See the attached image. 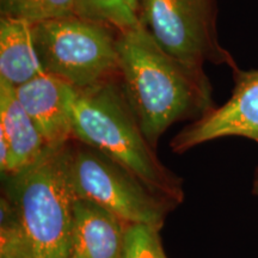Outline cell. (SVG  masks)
I'll return each mask as SVG.
<instances>
[{"label":"cell","instance_id":"cell-1","mask_svg":"<svg viewBox=\"0 0 258 258\" xmlns=\"http://www.w3.org/2000/svg\"><path fill=\"white\" fill-rule=\"evenodd\" d=\"M73 140L48 147L36 163L5 177L0 201V258H70L76 195Z\"/></svg>","mask_w":258,"mask_h":258},{"label":"cell","instance_id":"cell-2","mask_svg":"<svg viewBox=\"0 0 258 258\" xmlns=\"http://www.w3.org/2000/svg\"><path fill=\"white\" fill-rule=\"evenodd\" d=\"M117 46L122 91L154 150L176 122L199 120L214 108L203 69L170 56L141 25L118 32Z\"/></svg>","mask_w":258,"mask_h":258},{"label":"cell","instance_id":"cell-3","mask_svg":"<svg viewBox=\"0 0 258 258\" xmlns=\"http://www.w3.org/2000/svg\"><path fill=\"white\" fill-rule=\"evenodd\" d=\"M73 139L121 164L145 184L177 205L184 200L183 180L158 158L129 106L120 82L76 90Z\"/></svg>","mask_w":258,"mask_h":258},{"label":"cell","instance_id":"cell-4","mask_svg":"<svg viewBox=\"0 0 258 258\" xmlns=\"http://www.w3.org/2000/svg\"><path fill=\"white\" fill-rule=\"evenodd\" d=\"M32 36L44 73L76 90L120 82L115 29L71 16L34 24Z\"/></svg>","mask_w":258,"mask_h":258},{"label":"cell","instance_id":"cell-5","mask_svg":"<svg viewBox=\"0 0 258 258\" xmlns=\"http://www.w3.org/2000/svg\"><path fill=\"white\" fill-rule=\"evenodd\" d=\"M70 177L77 199L96 202L125 224H145L161 230L167 215L178 206L121 164L74 139Z\"/></svg>","mask_w":258,"mask_h":258},{"label":"cell","instance_id":"cell-6","mask_svg":"<svg viewBox=\"0 0 258 258\" xmlns=\"http://www.w3.org/2000/svg\"><path fill=\"white\" fill-rule=\"evenodd\" d=\"M138 17L170 56L192 67L211 62L238 69L219 42L215 0H139Z\"/></svg>","mask_w":258,"mask_h":258},{"label":"cell","instance_id":"cell-7","mask_svg":"<svg viewBox=\"0 0 258 258\" xmlns=\"http://www.w3.org/2000/svg\"><path fill=\"white\" fill-rule=\"evenodd\" d=\"M234 89L227 102L185 125L171 140L173 153L182 154L220 138L240 137L258 144V70H234Z\"/></svg>","mask_w":258,"mask_h":258},{"label":"cell","instance_id":"cell-8","mask_svg":"<svg viewBox=\"0 0 258 258\" xmlns=\"http://www.w3.org/2000/svg\"><path fill=\"white\" fill-rule=\"evenodd\" d=\"M15 90L18 101L37 125L48 147H57L73 140L74 88L44 73Z\"/></svg>","mask_w":258,"mask_h":258},{"label":"cell","instance_id":"cell-9","mask_svg":"<svg viewBox=\"0 0 258 258\" xmlns=\"http://www.w3.org/2000/svg\"><path fill=\"white\" fill-rule=\"evenodd\" d=\"M127 225L96 202L76 198L70 258H120Z\"/></svg>","mask_w":258,"mask_h":258},{"label":"cell","instance_id":"cell-10","mask_svg":"<svg viewBox=\"0 0 258 258\" xmlns=\"http://www.w3.org/2000/svg\"><path fill=\"white\" fill-rule=\"evenodd\" d=\"M0 140L10 148L5 177L31 166L48 148L37 125L18 101L15 88L4 82H0Z\"/></svg>","mask_w":258,"mask_h":258},{"label":"cell","instance_id":"cell-11","mask_svg":"<svg viewBox=\"0 0 258 258\" xmlns=\"http://www.w3.org/2000/svg\"><path fill=\"white\" fill-rule=\"evenodd\" d=\"M44 74L35 47L32 25L0 18V82L17 89Z\"/></svg>","mask_w":258,"mask_h":258},{"label":"cell","instance_id":"cell-12","mask_svg":"<svg viewBox=\"0 0 258 258\" xmlns=\"http://www.w3.org/2000/svg\"><path fill=\"white\" fill-rule=\"evenodd\" d=\"M0 15L34 25L76 16V0H0Z\"/></svg>","mask_w":258,"mask_h":258},{"label":"cell","instance_id":"cell-13","mask_svg":"<svg viewBox=\"0 0 258 258\" xmlns=\"http://www.w3.org/2000/svg\"><path fill=\"white\" fill-rule=\"evenodd\" d=\"M76 16L122 32L140 25L125 0H76Z\"/></svg>","mask_w":258,"mask_h":258},{"label":"cell","instance_id":"cell-14","mask_svg":"<svg viewBox=\"0 0 258 258\" xmlns=\"http://www.w3.org/2000/svg\"><path fill=\"white\" fill-rule=\"evenodd\" d=\"M160 230L145 224H128L120 258H167Z\"/></svg>","mask_w":258,"mask_h":258},{"label":"cell","instance_id":"cell-15","mask_svg":"<svg viewBox=\"0 0 258 258\" xmlns=\"http://www.w3.org/2000/svg\"><path fill=\"white\" fill-rule=\"evenodd\" d=\"M252 194L258 199V169L254 172L253 182H252Z\"/></svg>","mask_w":258,"mask_h":258},{"label":"cell","instance_id":"cell-16","mask_svg":"<svg viewBox=\"0 0 258 258\" xmlns=\"http://www.w3.org/2000/svg\"><path fill=\"white\" fill-rule=\"evenodd\" d=\"M125 3L131 6V9L133 10L135 14L138 15V11H139V0H125Z\"/></svg>","mask_w":258,"mask_h":258}]
</instances>
